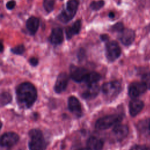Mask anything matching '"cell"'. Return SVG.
I'll return each instance as SVG.
<instances>
[{"label": "cell", "mask_w": 150, "mask_h": 150, "mask_svg": "<svg viewBox=\"0 0 150 150\" xmlns=\"http://www.w3.org/2000/svg\"><path fill=\"white\" fill-rule=\"evenodd\" d=\"M25 50V48L23 45H18L14 47H12L11 49V51L15 54H18V55H21L22 54Z\"/></svg>", "instance_id": "obj_24"}, {"label": "cell", "mask_w": 150, "mask_h": 150, "mask_svg": "<svg viewBox=\"0 0 150 150\" xmlns=\"http://www.w3.org/2000/svg\"><path fill=\"white\" fill-rule=\"evenodd\" d=\"M142 82L145 84L148 89H150V72L144 74L142 77Z\"/></svg>", "instance_id": "obj_26"}, {"label": "cell", "mask_w": 150, "mask_h": 150, "mask_svg": "<svg viewBox=\"0 0 150 150\" xmlns=\"http://www.w3.org/2000/svg\"><path fill=\"white\" fill-rule=\"evenodd\" d=\"M112 135L117 141H121L124 139L128 134V128L123 124H117L115 125L112 131Z\"/></svg>", "instance_id": "obj_12"}, {"label": "cell", "mask_w": 150, "mask_h": 150, "mask_svg": "<svg viewBox=\"0 0 150 150\" xmlns=\"http://www.w3.org/2000/svg\"><path fill=\"white\" fill-rule=\"evenodd\" d=\"M29 62L30 63V64L32 66H36L38 64V63H39V60L37 58L35 57H31L30 58L29 60Z\"/></svg>", "instance_id": "obj_30"}, {"label": "cell", "mask_w": 150, "mask_h": 150, "mask_svg": "<svg viewBox=\"0 0 150 150\" xmlns=\"http://www.w3.org/2000/svg\"><path fill=\"white\" fill-rule=\"evenodd\" d=\"M144 103L138 99L133 98L129 104V111L130 115L132 117L138 114L144 108Z\"/></svg>", "instance_id": "obj_14"}, {"label": "cell", "mask_w": 150, "mask_h": 150, "mask_svg": "<svg viewBox=\"0 0 150 150\" xmlns=\"http://www.w3.org/2000/svg\"><path fill=\"white\" fill-rule=\"evenodd\" d=\"M15 5H16V2L14 0H11L6 3V7L8 9L11 10L15 8Z\"/></svg>", "instance_id": "obj_28"}, {"label": "cell", "mask_w": 150, "mask_h": 150, "mask_svg": "<svg viewBox=\"0 0 150 150\" xmlns=\"http://www.w3.org/2000/svg\"><path fill=\"white\" fill-rule=\"evenodd\" d=\"M69 77L66 73H61L57 77L54 90L57 93H61L64 91L68 84Z\"/></svg>", "instance_id": "obj_10"}, {"label": "cell", "mask_w": 150, "mask_h": 150, "mask_svg": "<svg viewBox=\"0 0 150 150\" xmlns=\"http://www.w3.org/2000/svg\"><path fill=\"white\" fill-rule=\"evenodd\" d=\"M37 98V91L35 86L29 82L20 84L16 88V100L22 108H30Z\"/></svg>", "instance_id": "obj_1"}, {"label": "cell", "mask_w": 150, "mask_h": 150, "mask_svg": "<svg viewBox=\"0 0 150 150\" xmlns=\"http://www.w3.org/2000/svg\"><path fill=\"white\" fill-rule=\"evenodd\" d=\"M19 141V136L13 132H8L4 134L1 138V145L3 147H11Z\"/></svg>", "instance_id": "obj_9"}, {"label": "cell", "mask_w": 150, "mask_h": 150, "mask_svg": "<svg viewBox=\"0 0 150 150\" xmlns=\"http://www.w3.org/2000/svg\"><path fill=\"white\" fill-rule=\"evenodd\" d=\"M100 38L102 41H108L109 39V36L107 34H102L100 35Z\"/></svg>", "instance_id": "obj_31"}, {"label": "cell", "mask_w": 150, "mask_h": 150, "mask_svg": "<svg viewBox=\"0 0 150 150\" xmlns=\"http://www.w3.org/2000/svg\"><path fill=\"white\" fill-rule=\"evenodd\" d=\"M122 117L118 114L108 115L99 118L96 122L95 127L97 129L103 130L115 126L121 121Z\"/></svg>", "instance_id": "obj_4"}, {"label": "cell", "mask_w": 150, "mask_h": 150, "mask_svg": "<svg viewBox=\"0 0 150 150\" xmlns=\"http://www.w3.org/2000/svg\"><path fill=\"white\" fill-rule=\"evenodd\" d=\"M86 57V51L83 48L79 49L77 53V57L80 61L83 60Z\"/></svg>", "instance_id": "obj_27"}, {"label": "cell", "mask_w": 150, "mask_h": 150, "mask_svg": "<svg viewBox=\"0 0 150 150\" xmlns=\"http://www.w3.org/2000/svg\"><path fill=\"white\" fill-rule=\"evenodd\" d=\"M104 1L103 0H99L97 1H93L90 5V6L91 8V9L94 11H98L102 8L104 5Z\"/></svg>", "instance_id": "obj_23"}, {"label": "cell", "mask_w": 150, "mask_h": 150, "mask_svg": "<svg viewBox=\"0 0 150 150\" xmlns=\"http://www.w3.org/2000/svg\"><path fill=\"white\" fill-rule=\"evenodd\" d=\"M121 48L115 41H110L105 45V55L107 60L114 62L121 55Z\"/></svg>", "instance_id": "obj_6"}, {"label": "cell", "mask_w": 150, "mask_h": 150, "mask_svg": "<svg viewBox=\"0 0 150 150\" xmlns=\"http://www.w3.org/2000/svg\"><path fill=\"white\" fill-rule=\"evenodd\" d=\"M145 125L147 127L148 129V133L150 134V118L148 119L146 121V124H145Z\"/></svg>", "instance_id": "obj_32"}, {"label": "cell", "mask_w": 150, "mask_h": 150, "mask_svg": "<svg viewBox=\"0 0 150 150\" xmlns=\"http://www.w3.org/2000/svg\"><path fill=\"white\" fill-rule=\"evenodd\" d=\"M135 38V32L131 29H124L119 34V39L120 41L125 46L131 45L134 41Z\"/></svg>", "instance_id": "obj_11"}, {"label": "cell", "mask_w": 150, "mask_h": 150, "mask_svg": "<svg viewBox=\"0 0 150 150\" xmlns=\"http://www.w3.org/2000/svg\"><path fill=\"white\" fill-rule=\"evenodd\" d=\"M124 25L121 22H118L114 25H112L111 28V30L113 32H118L119 33L121 32L124 29Z\"/></svg>", "instance_id": "obj_25"}, {"label": "cell", "mask_w": 150, "mask_h": 150, "mask_svg": "<svg viewBox=\"0 0 150 150\" xmlns=\"http://www.w3.org/2000/svg\"><path fill=\"white\" fill-rule=\"evenodd\" d=\"M70 72L71 79L76 82L80 83L84 81L89 71L85 68L71 64L70 66Z\"/></svg>", "instance_id": "obj_7"}, {"label": "cell", "mask_w": 150, "mask_h": 150, "mask_svg": "<svg viewBox=\"0 0 150 150\" xmlns=\"http://www.w3.org/2000/svg\"><path fill=\"white\" fill-rule=\"evenodd\" d=\"M1 52H3V50H4V46H3V43H2V42H1Z\"/></svg>", "instance_id": "obj_35"}, {"label": "cell", "mask_w": 150, "mask_h": 150, "mask_svg": "<svg viewBox=\"0 0 150 150\" xmlns=\"http://www.w3.org/2000/svg\"><path fill=\"white\" fill-rule=\"evenodd\" d=\"M99 86L97 83L87 85V88L83 92L81 96L84 98L91 99L96 97L99 93Z\"/></svg>", "instance_id": "obj_15"}, {"label": "cell", "mask_w": 150, "mask_h": 150, "mask_svg": "<svg viewBox=\"0 0 150 150\" xmlns=\"http://www.w3.org/2000/svg\"><path fill=\"white\" fill-rule=\"evenodd\" d=\"M12 101V96L10 93L8 92H3L1 94V105L3 107Z\"/></svg>", "instance_id": "obj_21"}, {"label": "cell", "mask_w": 150, "mask_h": 150, "mask_svg": "<svg viewBox=\"0 0 150 150\" xmlns=\"http://www.w3.org/2000/svg\"><path fill=\"white\" fill-rule=\"evenodd\" d=\"M121 89V84L118 81L105 83L101 87L103 93L108 98H113L116 97L120 92Z\"/></svg>", "instance_id": "obj_5"}, {"label": "cell", "mask_w": 150, "mask_h": 150, "mask_svg": "<svg viewBox=\"0 0 150 150\" xmlns=\"http://www.w3.org/2000/svg\"><path fill=\"white\" fill-rule=\"evenodd\" d=\"M103 144L104 143L102 139L96 137H90L87 141V148L91 150H101Z\"/></svg>", "instance_id": "obj_19"}, {"label": "cell", "mask_w": 150, "mask_h": 150, "mask_svg": "<svg viewBox=\"0 0 150 150\" xmlns=\"http://www.w3.org/2000/svg\"><path fill=\"white\" fill-rule=\"evenodd\" d=\"M68 107L70 111L77 117H80L82 114L81 104L79 100L74 97L71 96L68 100Z\"/></svg>", "instance_id": "obj_13"}, {"label": "cell", "mask_w": 150, "mask_h": 150, "mask_svg": "<svg viewBox=\"0 0 150 150\" xmlns=\"http://www.w3.org/2000/svg\"><path fill=\"white\" fill-rule=\"evenodd\" d=\"M81 27V21L80 20L76 21L71 27H67L66 29V35L67 39H70L74 35L79 33Z\"/></svg>", "instance_id": "obj_18"}, {"label": "cell", "mask_w": 150, "mask_h": 150, "mask_svg": "<svg viewBox=\"0 0 150 150\" xmlns=\"http://www.w3.org/2000/svg\"><path fill=\"white\" fill-rule=\"evenodd\" d=\"M54 5V0H43V5L46 10V11L48 13L52 12L53 10Z\"/></svg>", "instance_id": "obj_22"}, {"label": "cell", "mask_w": 150, "mask_h": 150, "mask_svg": "<svg viewBox=\"0 0 150 150\" xmlns=\"http://www.w3.org/2000/svg\"><path fill=\"white\" fill-rule=\"evenodd\" d=\"M39 26V20L35 16L30 17L26 21V26L30 35H33L37 32Z\"/></svg>", "instance_id": "obj_17"}, {"label": "cell", "mask_w": 150, "mask_h": 150, "mask_svg": "<svg viewBox=\"0 0 150 150\" xmlns=\"http://www.w3.org/2000/svg\"><path fill=\"white\" fill-rule=\"evenodd\" d=\"M29 141L28 143L30 150H45L46 142L42 132L38 129H31L29 132Z\"/></svg>", "instance_id": "obj_2"}, {"label": "cell", "mask_w": 150, "mask_h": 150, "mask_svg": "<svg viewBox=\"0 0 150 150\" xmlns=\"http://www.w3.org/2000/svg\"><path fill=\"white\" fill-rule=\"evenodd\" d=\"M77 150H91V149H89L88 148H80Z\"/></svg>", "instance_id": "obj_34"}, {"label": "cell", "mask_w": 150, "mask_h": 150, "mask_svg": "<svg viewBox=\"0 0 150 150\" xmlns=\"http://www.w3.org/2000/svg\"><path fill=\"white\" fill-rule=\"evenodd\" d=\"M101 75L97 72H88L83 82H84L87 85L97 83V82L101 79Z\"/></svg>", "instance_id": "obj_20"}, {"label": "cell", "mask_w": 150, "mask_h": 150, "mask_svg": "<svg viewBox=\"0 0 150 150\" xmlns=\"http://www.w3.org/2000/svg\"><path fill=\"white\" fill-rule=\"evenodd\" d=\"M108 16L109 18H114V16H115V13L112 12H110L109 13H108Z\"/></svg>", "instance_id": "obj_33"}, {"label": "cell", "mask_w": 150, "mask_h": 150, "mask_svg": "<svg viewBox=\"0 0 150 150\" xmlns=\"http://www.w3.org/2000/svg\"><path fill=\"white\" fill-rule=\"evenodd\" d=\"M77 0H69L66 4V8L63 9L58 16V19L63 23H67L75 16L78 6Z\"/></svg>", "instance_id": "obj_3"}, {"label": "cell", "mask_w": 150, "mask_h": 150, "mask_svg": "<svg viewBox=\"0 0 150 150\" xmlns=\"http://www.w3.org/2000/svg\"><path fill=\"white\" fill-rule=\"evenodd\" d=\"M148 89L145 83L142 82L132 83L128 87V94L132 98H136L144 94Z\"/></svg>", "instance_id": "obj_8"}, {"label": "cell", "mask_w": 150, "mask_h": 150, "mask_svg": "<svg viewBox=\"0 0 150 150\" xmlns=\"http://www.w3.org/2000/svg\"><path fill=\"white\" fill-rule=\"evenodd\" d=\"M63 33L60 28H53L49 37L50 42L53 45H60L63 40Z\"/></svg>", "instance_id": "obj_16"}, {"label": "cell", "mask_w": 150, "mask_h": 150, "mask_svg": "<svg viewBox=\"0 0 150 150\" xmlns=\"http://www.w3.org/2000/svg\"><path fill=\"white\" fill-rule=\"evenodd\" d=\"M130 150H150L148 147L144 145H135Z\"/></svg>", "instance_id": "obj_29"}]
</instances>
